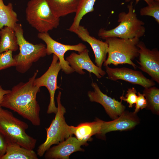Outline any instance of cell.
Wrapping results in <instances>:
<instances>
[{
    "label": "cell",
    "mask_w": 159,
    "mask_h": 159,
    "mask_svg": "<svg viewBox=\"0 0 159 159\" xmlns=\"http://www.w3.org/2000/svg\"><path fill=\"white\" fill-rule=\"evenodd\" d=\"M25 12L27 21L39 33L48 32L59 25L60 18L53 14L46 0H30Z\"/></svg>",
    "instance_id": "52a82bcc"
},
{
    "label": "cell",
    "mask_w": 159,
    "mask_h": 159,
    "mask_svg": "<svg viewBox=\"0 0 159 159\" xmlns=\"http://www.w3.org/2000/svg\"><path fill=\"white\" fill-rule=\"evenodd\" d=\"M147 102L146 108L153 113L159 114V89L153 86L144 88L143 91Z\"/></svg>",
    "instance_id": "603a6c76"
},
{
    "label": "cell",
    "mask_w": 159,
    "mask_h": 159,
    "mask_svg": "<svg viewBox=\"0 0 159 159\" xmlns=\"http://www.w3.org/2000/svg\"><path fill=\"white\" fill-rule=\"evenodd\" d=\"M7 145V140L0 132V159L5 154Z\"/></svg>",
    "instance_id": "83f0119b"
},
{
    "label": "cell",
    "mask_w": 159,
    "mask_h": 159,
    "mask_svg": "<svg viewBox=\"0 0 159 159\" xmlns=\"http://www.w3.org/2000/svg\"><path fill=\"white\" fill-rule=\"evenodd\" d=\"M19 48L14 30L4 26L0 30V53L8 51H16Z\"/></svg>",
    "instance_id": "ffe728a7"
},
{
    "label": "cell",
    "mask_w": 159,
    "mask_h": 159,
    "mask_svg": "<svg viewBox=\"0 0 159 159\" xmlns=\"http://www.w3.org/2000/svg\"><path fill=\"white\" fill-rule=\"evenodd\" d=\"M18 21L12 4L9 3L5 5L3 0H0V30L4 26H7L14 30Z\"/></svg>",
    "instance_id": "44dd1931"
},
{
    "label": "cell",
    "mask_w": 159,
    "mask_h": 159,
    "mask_svg": "<svg viewBox=\"0 0 159 159\" xmlns=\"http://www.w3.org/2000/svg\"><path fill=\"white\" fill-rule=\"evenodd\" d=\"M10 90H6L4 89L0 85V109L1 108L0 105L2 101L4 96L9 93Z\"/></svg>",
    "instance_id": "f1b7e54d"
},
{
    "label": "cell",
    "mask_w": 159,
    "mask_h": 159,
    "mask_svg": "<svg viewBox=\"0 0 159 159\" xmlns=\"http://www.w3.org/2000/svg\"><path fill=\"white\" fill-rule=\"evenodd\" d=\"M138 48L139 68L150 75L152 80L159 83V51L157 48L150 50L144 43L139 41Z\"/></svg>",
    "instance_id": "30bf717a"
},
{
    "label": "cell",
    "mask_w": 159,
    "mask_h": 159,
    "mask_svg": "<svg viewBox=\"0 0 159 159\" xmlns=\"http://www.w3.org/2000/svg\"><path fill=\"white\" fill-rule=\"evenodd\" d=\"M113 120L110 121L102 120L99 135L104 136L107 133L113 131L131 130L140 122L137 114L125 110L118 117Z\"/></svg>",
    "instance_id": "5bb4252c"
},
{
    "label": "cell",
    "mask_w": 159,
    "mask_h": 159,
    "mask_svg": "<svg viewBox=\"0 0 159 159\" xmlns=\"http://www.w3.org/2000/svg\"><path fill=\"white\" fill-rule=\"evenodd\" d=\"M28 124L15 117L12 113L1 107L0 109V132L7 141L16 143L30 150L35 148L37 140L26 132Z\"/></svg>",
    "instance_id": "3957f363"
},
{
    "label": "cell",
    "mask_w": 159,
    "mask_h": 159,
    "mask_svg": "<svg viewBox=\"0 0 159 159\" xmlns=\"http://www.w3.org/2000/svg\"><path fill=\"white\" fill-rule=\"evenodd\" d=\"M132 1L127 6V13L122 12L118 15L119 25L115 28L109 30L100 29L98 35L103 39L115 37L121 39H129L135 37L140 38L144 36L145 31V23L138 19L133 8Z\"/></svg>",
    "instance_id": "7a4b0ae2"
},
{
    "label": "cell",
    "mask_w": 159,
    "mask_h": 159,
    "mask_svg": "<svg viewBox=\"0 0 159 159\" xmlns=\"http://www.w3.org/2000/svg\"><path fill=\"white\" fill-rule=\"evenodd\" d=\"M105 40L108 46V57L103 63L104 66L128 64L136 69L137 66L132 61L139 56L137 45L139 38L124 39L111 37Z\"/></svg>",
    "instance_id": "277c9868"
},
{
    "label": "cell",
    "mask_w": 159,
    "mask_h": 159,
    "mask_svg": "<svg viewBox=\"0 0 159 159\" xmlns=\"http://www.w3.org/2000/svg\"><path fill=\"white\" fill-rule=\"evenodd\" d=\"M61 69L58 57L53 54L52 62L48 69L41 77L36 78L34 81L36 86L39 88L45 87L48 90L50 95V102L47 111L48 114H56L57 110L54 97L57 90L60 89L57 85V78Z\"/></svg>",
    "instance_id": "9c48e42d"
},
{
    "label": "cell",
    "mask_w": 159,
    "mask_h": 159,
    "mask_svg": "<svg viewBox=\"0 0 159 159\" xmlns=\"http://www.w3.org/2000/svg\"><path fill=\"white\" fill-rule=\"evenodd\" d=\"M71 32L75 34L82 41L90 45L95 55L96 65L102 68L107 54L108 46L107 43L90 36L87 29L82 26L80 25Z\"/></svg>",
    "instance_id": "2e32d148"
},
{
    "label": "cell",
    "mask_w": 159,
    "mask_h": 159,
    "mask_svg": "<svg viewBox=\"0 0 159 159\" xmlns=\"http://www.w3.org/2000/svg\"><path fill=\"white\" fill-rule=\"evenodd\" d=\"M19 52L13 57L16 62V70L24 73L31 67L33 64L47 55L46 46L42 43L32 44L26 40L24 36L21 24L17 23L14 28Z\"/></svg>",
    "instance_id": "5b68a950"
},
{
    "label": "cell",
    "mask_w": 159,
    "mask_h": 159,
    "mask_svg": "<svg viewBox=\"0 0 159 159\" xmlns=\"http://www.w3.org/2000/svg\"><path fill=\"white\" fill-rule=\"evenodd\" d=\"M37 37L46 44L47 55L53 54L58 57L62 69L64 73L69 74L74 72L68 62L65 59L64 55L69 50L77 51L78 53L82 52L87 48L85 44L82 43L74 45L64 44L54 39L48 32L39 33Z\"/></svg>",
    "instance_id": "ba28073f"
},
{
    "label": "cell",
    "mask_w": 159,
    "mask_h": 159,
    "mask_svg": "<svg viewBox=\"0 0 159 159\" xmlns=\"http://www.w3.org/2000/svg\"><path fill=\"white\" fill-rule=\"evenodd\" d=\"M88 52L87 48L78 54L73 52L66 58V60L74 72L83 75L85 73L83 70L85 69L94 74L98 78H100L106 72L93 62Z\"/></svg>",
    "instance_id": "4fadbf2b"
},
{
    "label": "cell",
    "mask_w": 159,
    "mask_h": 159,
    "mask_svg": "<svg viewBox=\"0 0 159 159\" xmlns=\"http://www.w3.org/2000/svg\"><path fill=\"white\" fill-rule=\"evenodd\" d=\"M13 52L8 50L0 53V71L15 66L16 62L12 55Z\"/></svg>",
    "instance_id": "d4e9b609"
},
{
    "label": "cell",
    "mask_w": 159,
    "mask_h": 159,
    "mask_svg": "<svg viewBox=\"0 0 159 159\" xmlns=\"http://www.w3.org/2000/svg\"><path fill=\"white\" fill-rule=\"evenodd\" d=\"M96 0H81L78 7L72 24L68 29L71 31L77 28L82 17L86 14L94 11V6Z\"/></svg>",
    "instance_id": "7402d4cb"
},
{
    "label": "cell",
    "mask_w": 159,
    "mask_h": 159,
    "mask_svg": "<svg viewBox=\"0 0 159 159\" xmlns=\"http://www.w3.org/2000/svg\"><path fill=\"white\" fill-rule=\"evenodd\" d=\"M108 78L115 81L122 80L134 85H140L144 88L154 86L155 83L152 80L147 78L140 71L125 67L112 68L105 66Z\"/></svg>",
    "instance_id": "8fae6325"
},
{
    "label": "cell",
    "mask_w": 159,
    "mask_h": 159,
    "mask_svg": "<svg viewBox=\"0 0 159 159\" xmlns=\"http://www.w3.org/2000/svg\"><path fill=\"white\" fill-rule=\"evenodd\" d=\"M135 108L133 112L137 114L140 110L146 108L147 102L144 94L139 92L138 93L137 100L135 103Z\"/></svg>",
    "instance_id": "4316f807"
},
{
    "label": "cell",
    "mask_w": 159,
    "mask_h": 159,
    "mask_svg": "<svg viewBox=\"0 0 159 159\" xmlns=\"http://www.w3.org/2000/svg\"><path fill=\"white\" fill-rule=\"evenodd\" d=\"M38 70L26 82H20L5 95L0 105L16 112L35 126L40 124V107L37 100L40 88L34 84Z\"/></svg>",
    "instance_id": "6da1fadb"
},
{
    "label": "cell",
    "mask_w": 159,
    "mask_h": 159,
    "mask_svg": "<svg viewBox=\"0 0 159 159\" xmlns=\"http://www.w3.org/2000/svg\"><path fill=\"white\" fill-rule=\"evenodd\" d=\"M91 85L94 90L88 92L89 100L102 105L112 119H115L125 111V107L122 104V100L119 101L103 93L96 83L92 82Z\"/></svg>",
    "instance_id": "7c38bea8"
},
{
    "label": "cell",
    "mask_w": 159,
    "mask_h": 159,
    "mask_svg": "<svg viewBox=\"0 0 159 159\" xmlns=\"http://www.w3.org/2000/svg\"><path fill=\"white\" fill-rule=\"evenodd\" d=\"M102 121L97 118L93 122L82 123L77 126H72V134L79 140L87 143L92 136L100 134Z\"/></svg>",
    "instance_id": "e0dca14e"
},
{
    "label": "cell",
    "mask_w": 159,
    "mask_h": 159,
    "mask_svg": "<svg viewBox=\"0 0 159 159\" xmlns=\"http://www.w3.org/2000/svg\"><path fill=\"white\" fill-rule=\"evenodd\" d=\"M141 16H148L154 18L159 23V0H154L150 4L142 8L140 10Z\"/></svg>",
    "instance_id": "cb8c5ba5"
},
{
    "label": "cell",
    "mask_w": 159,
    "mask_h": 159,
    "mask_svg": "<svg viewBox=\"0 0 159 159\" xmlns=\"http://www.w3.org/2000/svg\"><path fill=\"white\" fill-rule=\"evenodd\" d=\"M5 154L1 159H38V155L33 150L27 149L19 144L7 141Z\"/></svg>",
    "instance_id": "d6986e66"
},
{
    "label": "cell",
    "mask_w": 159,
    "mask_h": 159,
    "mask_svg": "<svg viewBox=\"0 0 159 159\" xmlns=\"http://www.w3.org/2000/svg\"><path fill=\"white\" fill-rule=\"evenodd\" d=\"M127 92L125 97L123 96V94L120 97V99L122 101L126 102L129 104V107L131 108L134 104H135L137 100V91L135 88L132 87L128 88Z\"/></svg>",
    "instance_id": "484cf974"
},
{
    "label": "cell",
    "mask_w": 159,
    "mask_h": 159,
    "mask_svg": "<svg viewBox=\"0 0 159 159\" xmlns=\"http://www.w3.org/2000/svg\"><path fill=\"white\" fill-rule=\"evenodd\" d=\"M131 0H125V1L126 2H128ZM136 1V4H138V3L141 0H135ZM145 1L148 5H149L151 4L154 0H143Z\"/></svg>",
    "instance_id": "f546056e"
},
{
    "label": "cell",
    "mask_w": 159,
    "mask_h": 159,
    "mask_svg": "<svg viewBox=\"0 0 159 159\" xmlns=\"http://www.w3.org/2000/svg\"><path fill=\"white\" fill-rule=\"evenodd\" d=\"M53 14L60 18L75 13L81 0H46Z\"/></svg>",
    "instance_id": "ac0fdd59"
},
{
    "label": "cell",
    "mask_w": 159,
    "mask_h": 159,
    "mask_svg": "<svg viewBox=\"0 0 159 159\" xmlns=\"http://www.w3.org/2000/svg\"><path fill=\"white\" fill-rule=\"evenodd\" d=\"M87 144L71 136L57 145L51 147L45 153L44 157L48 159H68L74 152L83 151L81 146Z\"/></svg>",
    "instance_id": "9a60e30c"
},
{
    "label": "cell",
    "mask_w": 159,
    "mask_h": 159,
    "mask_svg": "<svg viewBox=\"0 0 159 159\" xmlns=\"http://www.w3.org/2000/svg\"><path fill=\"white\" fill-rule=\"evenodd\" d=\"M61 92L59 91L57 97V110L50 126L46 128L47 137L45 141L38 147L37 155L43 156L52 145L58 144L73 135L72 126L69 125L65 121L64 115L66 109L61 101Z\"/></svg>",
    "instance_id": "8992f818"
}]
</instances>
